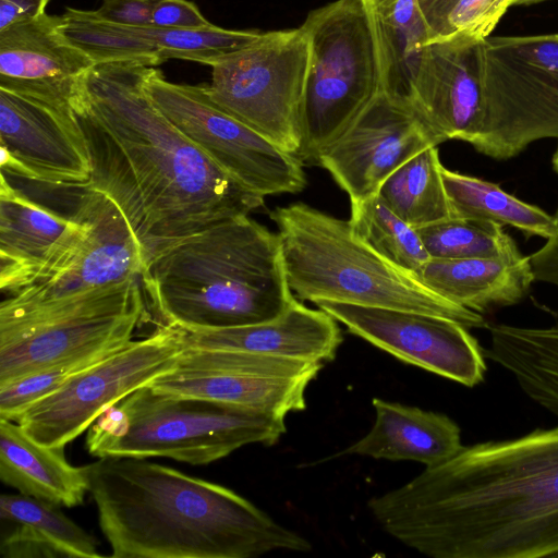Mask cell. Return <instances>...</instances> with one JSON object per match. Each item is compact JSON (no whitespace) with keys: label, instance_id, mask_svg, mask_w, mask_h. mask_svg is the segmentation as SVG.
I'll return each instance as SVG.
<instances>
[{"label":"cell","instance_id":"obj_39","mask_svg":"<svg viewBox=\"0 0 558 558\" xmlns=\"http://www.w3.org/2000/svg\"><path fill=\"white\" fill-rule=\"evenodd\" d=\"M460 0H417L433 39L449 35L448 19Z\"/></svg>","mask_w":558,"mask_h":558},{"label":"cell","instance_id":"obj_34","mask_svg":"<svg viewBox=\"0 0 558 558\" xmlns=\"http://www.w3.org/2000/svg\"><path fill=\"white\" fill-rule=\"evenodd\" d=\"M513 0H460L448 19L449 35L460 33L484 40L512 5Z\"/></svg>","mask_w":558,"mask_h":558},{"label":"cell","instance_id":"obj_24","mask_svg":"<svg viewBox=\"0 0 558 558\" xmlns=\"http://www.w3.org/2000/svg\"><path fill=\"white\" fill-rule=\"evenodd\" d=\"M429 289L481 315L522 302L535 281L530 257L430 258L416 274Z\"/></svg>","mask_w":558,"mask_h":558},{"label":"cell","instance_id":"obj_15","mask_svg":"<svg viewBox=\"0 0 558 558\" xmlns=\"http://www.w3.org/2000/svg\"><path fill=\"white\" fill-rule=\"evenodd\" d=\"M439 144L409 105L383 90L316 165L330 173L355 206L376 196L386 179L413 156Z\"/></svg>","mask_w":558,"mask_h":558},{"label":"cell","instance_id":"obj_31","mask_svg":"<svg viewBox=\"0 0 558 558\" xmlns=\"http://www.w3.org/2000/svg\"><path fill=\"white\" fill-rule=\"evenodd\" d=\"M349 221L361 240L402 269L416 274L432 258L418 230L397 216L378 194L351 206Z\"/></svg>","mask_w":558,"mask_h":558},{"label":"cell","instance_id":"obj_25","mask_svg":"<svg viewBox=\"0 0 558 558\" xmlns=\"http://www.w3.org/2000/svg\"><path fill=\"white\" fill-rule=\"evenodd\" d=\"M0 555L3 558H98L95 538L60 506L24 494L0 497Z\"/></svg>","mask_w":558,"mask_h":558},{"label":"cell","instance_id":"obj_14","mask_svg":"<svg viewBox=\"0 0 558 558\" xmlns=\"http://www.w3.org/2000/svg\"><path fill=\"white\" fill-rule=\"evenodd\" d=\"M318 308L398 360L472 388L487 372L484 348L453 319L414 311L318 301Z\"/></svg>","mask_w":558,"mask_h":558},{"label":"cell","instance_id":"obj_5","mask_svg":"<svg viewBox=\"0 0 558 558\" xmlns=\"http://www.w3.org/2000/svg\"><path fill=\"white\" fill-rule=\"evenodd\" d=\"M270 218L298 299L414 311L487 329L483 315L445 299L383 257L355 234L349 220L304 203L277 207Z\"/></svg>","mask_w":558,"mask_h":558},{"label":"cell","instance_id":"obj_3","mask_svg":"<svg viewBox=\"0 0 558 558\" xmlns=\"http://www.w3.org/2000/svg\"><path fill=\"white\" fill-rule=\"evenodd\" d=\"M114 558H254L311 543L235 492L140 458L85 465Z\"/></svg>","mask_w":558,"mask_h":558},{"label":"cell","instance_id":"obj_16","mask_svg":"<svg viewBox=\"0 0 558 558\" xmlns=\"http://www.w3.org/2000/svg\"><path fill=\"white\" fill-rule=\"evenodd\" d=\"M1 172L58 186H85L92 175L78 118L0 88Z\"/></svg>","mask_w":558,"mask_h":558},{"label":"cell","instance_id":"obj_27","mask_svg":"<svg viewBox=\"0 0 558 558\" xmlns=\"http://www.w3.org/2000/svg\"><path fill=\"white\" fill-rule=\"evenodd\" d=\"M487 329L486 359L509 372L532 401L558 417V324H489Z\"/></svg>","mask_w":558,"mask_h":558},{"label":"cell","instance_id":"obj_10","mask_svg":"<svg viewBox=\"0 0 558 558\" xmlns=\"http://www.w3.org/2000/svg\"><path fill=\"white\" fill-rule=\"evenodd\" d=\"M310 43L298 28L262 33L211 66L214 102L281 149L298 155Z\"/></svg>","mask_w":558,"mask_h":558},{"label":"cell","instance_id":"obj_4","mask_svg":"<svg viewBox=\"0 0 558 558\" xmlns=\"http://www.w3.org/2000/svg\"><path fill=\"white\" fill-rule=\"evenodd\" d=\"M140 278L163 325L185 329L271 320L296 300L279 234L248 215L170 246L145 265Z\"/></svg>","mask_w":558,"mask_h":558},{"label":"cell","instance_id":"obj_2","mask_svg":"<svg viewBox=\"0 0 558 558\" xmlns=\"http://www.w3.org/2000/svg\"><path fill=\"white\" fill-rule=\"evenodd\" d=\"M368 509L432 558H558V425L462 446Z\"/></svg>","mask_w":558,"mask_h":558},{"label":"cell","instance_id":"obj_35","mask_svg":"<svg viewBox=\"0 0 558 558\" xmlns=\"http://www.w3.org/2000/svg\"><path fill=\"white\" fill-rule=\"evenodd\" d=\"M190 0H155L151 25L173 29H201L211 25Z\"/></svg>","mask_w":558,"mask_h":558},{"label":"cell","instance_id":"obj_36","mask_svg":"<svg viewBox=\"0 0 558 558\" xmlns=\"http://www.w3.org/2000/svg\"><path fill=\"white\" fill-rule=\"evenodd\" d=\"M155 0H100L98 9L93 10L98 17L120 25H151V12Z\"/></svg>","mask_w":558,"mask_h":558},{"label":"cell","instance_id":"obj_22","mask_svg":"<svg viewBox=\"0 0 558 558\" xmlns=\"http://www.w3.org/2000/svg\"><path fill=\"white\" fill-rule=\"evenodd\" d=\"M185 350H226L328 362L342 342L337 320L295 300L275 319L215 329L171 326Z\"/></svg>","mask_w":558,"mask_h":558},{"label":"cell","instance_id":"obj_28","mask_svg":"<svg viewBox=\"0 0 558 558\" xmlns=\"http://www.w3.org/2000/svg\"><path fill=\"white\" fill-rule=\"evenodd\" d=\"M375 25L384 92L409 104L425 45L433 35L417 0H365Z\"/></svg>","mask_w":558,"mask_h":558},{"label":"cell","instance_id":"obj_38","mask_svg":"<svg viewBox=\"0 0 558 558\" xmlns=\"http://www.w3.org/2000/svg\"><path fill=\"white\" fill-rule=\"evenodd\" d=\"M50 0H0V32L46 13Z\"/></svg>","mask_w":558,"mask_h":558},{"label":"cell","instance_id":"obj_17","mask_svg":"<svg viewBox=\"0 0 558 558\" xmlns=\"http://www.w3.org/2000/svg\"><path fill=\"white\" fill-rule=\"evenodd\" d=\"M61 16L63 34L96 63L134 62L156 66L179 59L213 66L262 35L215 24L201 29L120 25L98 17L93 10L74 8H66Z\"/></svg>","mask_w":558,"mask_h":558},{"label":"cell","instance_id":"obj_21","mask_svg":"<svg viewBox=\"0 0 558 558\" xmlns=\"http://www.w3.org/2000/svg\"><path fill=\"white\" fill-rule=\"evenodd\" d=\"M77 217H63L12 187L1 172L0 288L13 294L63 272L86 238Z\"/></svg>","mask_w":558,"mask_h":558},{"label":"cell","instance_id":"obj_26","mask_svg":"<svg viewBox=\"0 0 558 558\" xmlns=\"http://www.w3.org/2000/svg\"><path fill=\"white\" fill-rule=\"evenodd\" d=\"M0 478L21 494L61 507L82 505L88 492L85 465H71L64 448L40 445L5 418H0Z\"/></svg>","mask_w":558,"mask_h":558},{"label":"cell","instance_id":"obj_30","mask_svg":"<svg viewBox=\"0 0 558 558\" xmlns=\"http://www.w3.org/2000/svg\"><path fill=\"white\" fill-rule=\"evenodd\" d=\"M437 146H430L393 171L378 195L415 229L452 218Z\"/></svg>","mask_w":558,"mask_h":558},{"label":"cell","instance_id":"obj_7","mask_svg":"<svg viewBox=\"0 0 558 558\" xmlns=\"http://www.w3.org/2000/svg\"><path fill=\"white\" fill-rule=\"evenodd\" d=\"M301 27L310 62L296 157L316 165L384 90L383 63L365 0H336L312 10Z\"/></svg>","mask_w":558,"mask_h":558},{"label":"cell","instance_id":"obj_8","mask_svg":"<svg viewBox=\"0 0 558 558\" xmlns=\"http://www.w3.org/2000/svg\"><path fill=\"white\" fill-rule=\"evenodd\" d=\"M146 318L138 278L39 304H0V387L80 356L119 349Z\"/></svg>","mask_w":558,"mask_h":558},{"label":"cell","instance_id":"obj_37","mask_svg":"<svg viewBox=\"0 0 558 558\" xmlns=\"http://www.w3.org/2000/svg\"><path fill=\"white\" fill-rule=\"evenodd\" d=\"M554 218L555 233L529 257L535 281L553 286L558 290V206Z\"/></svg>","mask_w":558,"mask_h":558},{"label":"cell","instance_id":"obj_33","mask_svg":"<svg viewBox=\"0 0 558 558\" xmlns=\"http://www.w3.org/2000/svg\"><path fill=\"white\" fill-rule=\"evenodd\" d=\"M117 350L97 352L58 363L9 385L1 386L0 418L15 421L29 405L56 391L71 377L93 366Z\"/></svg>","mask_w":558,"mask_h":558},{"label":"cell","instance_id":"obj_13","mask_svg":"<svg viewBox=\"0 0 558 558\" xmlns=\"http://www.w3.org/2000/svg\"><path fill=\"white\" fill-rule=\"evenodd\" d=\"M323 366V362L292 357L183 349L177 367L148 385L167 395L234 404L286 418L306 408V388Z\"/></svg>","mask_w":558,"mask_h":558},{"label":"cell","instance_id":"obj_18","mask_svg":"<svg viewBox=\"0 0 558 558\" xmlns=\"http://www.w3.org/2000/svg\"><path fill=\"white\" fill-rule=\"evenodd\" d=\"M61 26V15L45 13L0 32V88L77 116L86 102V77L97 63Z\"/></svg>","mask_w":558,"mask_h":558},{"label":"cell","instance_id":"obj_11","mask_svg":"<svg viewBox=\"0 0 558 558\" xmlns=\"http://www.w3.org/2000/svg\"><path fill=\"white\" fill-rule=\"evenodd\" d=\"M143 85L174 126L245 189L266 197L306 186L304 163L220 108L207 85L170 82L155 66Z\"/></svg>","mask_w":558,"mask_h":558},{"label":"cell","instance_id":"obj_12","mask_svg":"<svg viewBox=\"0 0 558 558\" xmlns=\"http://www.w3.org/2000/svg\"><path fill=\"white\" fill-rule=\"evenodd\" d=\"M182 351L175 330L162 325L71 377L25 409L15 422L40 445L64 448L111 405L173 369Z\"/></svg>","mask_w":558,"mask_h":558},{"label":"cell","instance_id":"obj_1","mask_svg":"<svg viewBox=\"0 0 558 558\" xmlns=\"http://www.w3.org/2000/svg\"><path fill=\"white\" fill-rule=\"evenodd\" d=\"M146 65L97 63L77 114L92 175L81 189L108 196L131 226L145 265L178 242L265 206L226 173L146 93ZM145 267V266H144Z\"/></svg>","mask_w":558,"mask_h":558},{"label":"cell","instance_id":"obj_20","mask_svg":"<svg viewBox=\"0 0 558 558\" xmlns=\"http://www.w3.org/2000/svg\"><path fill=\"white\" fill-rule=\"evenodd\" d=\"M481 41L453 33L423 49L409 105L441 143L472 145L478 134L484 111Z\"/></svg>","mask_w":558,"mask_h":558},{"label":"cell","instance_id":"obj_23","mask_svg":"<svg viewBox=\"0 0 558 558\" xmlns=\"http://www.w3.org/2000/svg\"><path fill=\"white\" fill-rule=\"evenodd\" d=\"M375 422L371 430L343 453L414 461L436 465L461 448V429L448 415L417 407L373 398Z\"/></svg>","mask_w":558,"mask_h":558},{"label":"cell","instance_id":"obj_32","mask_svg":"<svg viewBox=\"0 0 558 558\" xmlns=\"http://www.w3.org/2000/svg\"><path fill=\"white\" fill-rule=\"evenodd\" d=\"M432 258H519L504 227L481 219L451 218L417 229Z\"/></svg>","mask_w":558,"mask_h":558},{"label":"cell","instance_id":"obj_29","mask_svg":"<svg viewBox=\"0 0 558 558\" xmlns=\"http://www.w3.org/2000/svg\"><path fill=\"white\" fill-rule=\"evenodd\" d=\"M441 175L452 218L488 220L518 229L526 238L553 236L554 215L523 202L498 184L450 170L442 166Z\"/></svg>","mask_w":558,"mask_h":558},{"label":"cell","instance_id":"obj_41","mask_svg":"<svg viewBox=\"0 0 558 558\" xmlns=\"http://www.w3.org/2000/svg\"><path fill=\"white\" fill-rule=\"evenodd\" d=\"M551 165L554 170L558 173V146L553 155Z\"/></svg>","mask_w":558,"mask_h":558},{"label":"cell","instance_id":"obj_40","mask_svg":"<svg viewBox=\"0 0 558 558\" xmlns=\"http://www.w3.org/2000/svg\"><path fill=\"white\" fill-rule=\"evenodd\" d=\"M545 1H548V0H513L512 5H531V4H536V3H541V2H545Z\"/></svg>","mask_w":558,"mask_h":558},{"label":"cell","instance_id":"obj_6","mask_svg":"<svg viewBox=\"0 0 558 558\" xmlns=\"http://www.w3.org/2000/svg\"><path fill=\"white\" fill-rule=\"evenodd\" d=\"M284 417L234 404L172 396L142 386L90 425L88 452L97 458H170L208 464L252 444L275 445Z\"/></svg>","mask_w":558,"mask_h":558},{"label":"cell","instance_id":"obj_9","mask_svg":"<svg viewBox=\"0 0 558 558\" xmlns=\"http://www.w3.org/2000/svg\"><path fill=\"white\" fill-rule=\"evenodd\" d=\"M478 54L484 111L471 146L508 160L537 141L558 140V33L489 36Z\"/></svg>","mask_w":558,"mask_h":558},{"label":"cell","instance_id":"obj_19","mask_svg":"<svg viewBox=\"0 0 558 558\" xmlns=\"http://www.w3.org/2000/svg\"><path fill=\"white\" fill-rule=\"evenodd\" d=\"M74 216L86 226L77 255L61 274L10 294L15 304H39L140 278L144 266L142 247L124 215L105 194L82 189Z\"/></svg>","mask_w":558,"mask_h":558}]
</instances>
